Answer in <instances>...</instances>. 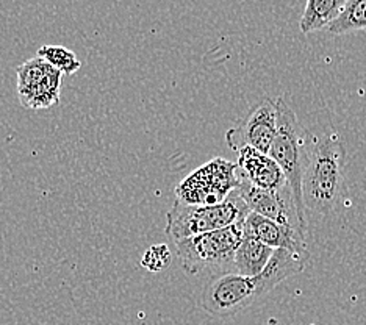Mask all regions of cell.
<instances>
[{
  "instance_id": "obj_7",
  "label": "cell",
  "mask_w": 366,
  "mask_h": 325,
  "mask_svg": "<svg viewBox=\"0 0 366 325\" xmlns=\"http://www.w3.org/2000/svg\"><path fill=\"white\" fill-rule=\"evenodd\" d=\"M18 96L29 110H46L58 104L61 94L63 74L41 56H33L16 69Z\"/></svg>"
},
{
  "instance_id": "obj_1",
  "label": "cell",
  "mask_w": 366,
  "mask_h": 325,
  "mask_svg": "<svg viewBox=\"0 0 366 325\" xmlns=\"http://www.w3.org/2000/svg\"><path fill=\"white\" fill-rule=\"evenodd\" d=\"M345 146L337 133L310 136L302 177L307 210L327 216L335 210L343 188Z\"/></svg>"
},
{
  "instance_id": "obj_18",
  "label": "cell",
  "mask_w": 366,
  "mask_h": 325,
  "mask_svg": "<svg viewBox=\"0 0 366 325\" xmlns=\"http://www.w3.org/2000/svg\"><path fill=\"white\" fill-rule=\"evenodd\" d=\"M263 325H282V324H279V322H276V321H269V322H266V324H263Z\"/></svg>"
},
{
  "instance_id": "obj_15",
  "label": "cell",
  "mask_w": 366,
  "mask_h": 325,
  "mask_svg": "<svg viewBox=\"0 0 366 325\" xmlns=\"http://www.w3.org/2000/svg\"><path fill=\"white\" fill-rule=\"evenodd\" d=\"M366 30V0H349L340 18L327 29L332 35Z\"/></svg>"
},
{
  "instance_id": "obj_9",
  "label": "cell",
  "mask_w": 366,
  "mask_h": 325,
  "mask_svg": "<svg viewBox=\"0 0 366 325\" xmlns=\"http://www.w3.org/2000/svg\"><path fill=\"white\" fill-rule=\"evenodd\" d=\"M237 193L244 200V204L252 213L264 216V218L274 222L299 230L307 235V222H304L299 216L293 193H291V188L288 185L274 191L260 189L239 177Z\"/></svg>"
},
{
  "instance_id": "obj_11",
  "label": "cell",
  "mask_w": 366,
  "mask_h": 325,
  "mask_svg": "<svg viewBox=\"0 0 366 325\" xmlns=\"http://www.w3.org/2000/svg\"><path fill=\"white\" fill-rule=\"evenodd\" d=\"M237 166L239 177L255 188L274 191L288 185L280 166L268 154H262L252 147L239 150Z\"/></svg>"
},
{
  "instance_id": "obj_5",
  "label": "cell",
  "mask_w": 366,
  "mask_h": 325,
  "mask_svg": "<svg viewBox=\"0 0 366 325\" xmlns=\"http://www.w3.org/2000/svg\"><path fill=\"white\" fill-rule=\"evenodd\" d=\"M238 185L237 163L214 158L180 183L176 188V199L188 205H214L226 200Z\"/></svg>"
},
{
  "instance_id": "obj_16",
  "label": "cell",
  "mask_w": 366,
  "mask_h": 325,
  "mask_svg": "<svg viewBox=\"0 0 366 325\" xmlns=\"http://www.w3.org/2000/svg\"><path fill=\"white\" fill-rule=\"evenodd\" d=\"M38 56H41L49 64L54 66V68L60 71L63 75H74L81 68V61L79 60L77 55L74 54L72 50L63 46L46 44L43 47H39Z\"/></svg>"
},
{
  "instance_id": "obj_17",
  "label": "cell",
  "mask_w": 366,
  "mask_h": 325,
  "mask_svg": "<svg viewBox=\"0 0 366 325\" xmlns=\"http://www.w3.org/2000/svg\"><path fill=\"white\" fill-rule=\"evenodd\" d=\"M172 263V252L168 244H154L141 256V266L149 272H163Z\"/></svg>"
},
{
  "instance_id": "obj_14",
  "label": "cell",
  "mask_w": 366,
  "mask_h": 325,
  "mask_svg": "<svg viewBox=\"0 0 366 325\" xmlns=\"http://www.w3.org/2000/svg\"><path fill=\"white\" fill-rule=\"evenodd\" d=\"M347 2L349 0H307L299 29L305 35L324 29L327 30L340 18Z\"/></svg>"
},
{
  "instance_id": "obj_3",
  "label": "cell",
  "mask_w": 366,
  "mask_h": 325,
  "mask_svg": "<svg viewBox=\"0 0 366 325\" xmlns=\"http://www.w3.org/2000/svg\"><path fill=\"white\" fill-rule=\"evenodd\" d=\"M249 213L251 210L237 189L232 191L226 200L214 205H188L176 199L166 214L164 233L176 243L180 239L230 227L246 219Z\"/></svg>"
},
{
  "instance_id": "obj_13",
  "label": "cell",
  "mask_w": 366,
  "mask_h": 325,
  "mask_svg": "<svg viewBox=\"0 0 366 325\" xmlns=\"http://www.w3.org/2000/svg\"><path fill=\"white\" fill-rule=\"evenodd\" d=\"M274 250L276 249L263 244L262 241L244 235L235 254V272L244 277H257L269 263Z\"/></svg>"
},
{
  "instance_id": "obj_2",
  "label": "cell",
  "mask_w": 366,
  "mask_h": 325,
  "mask_svg": "<svg viewBox=\"0 0 366 325\" xmlns=\"http://www.w3.org/2000/svg\"><path fill=\"white\" fill-rule=\"evenodd\" d=\"M244 219L230 227L176 241L182 269L189 275L205 271L235 272V254L244 238Z\"/></svg>"
},
{
  "instance_id": "obj_10",
  "label": "cell",
  "mask_w": 366,
  "mask_h": 325,
  "mask_svg": "<svg viewBox=\"0 0 366 325\" xmlns=\"http://www.w3.org/2000/svg\"><path fill=\"white\" fill-rule=\"evenodd\" d=\"M244 233L272 249H287L296 254L310 255L307 247V235L257 213L251 211L246 216Z\"/></svg>"
},
{
  "instance_id": "obj_8",
  "label": "cell",
  "mask_w": 366,
  "mask_h": 325,
  "mask_svg": "<svg viewBox=\"0 0 366 325\" xmlns=\"http://www.w3.org/2000/svg\"><path fill=\"white\" fill-rule=\"evenodd\" d=\"M277 135V100L269 97L257 102L235 127L226 133V143L239 152L244 147H252L262 154H268Z\"/></svg>"
},
{
  "instance_id": "obj_4",
  "label": "cell",
  "mask_w": 366,
  "mask_h": 325,
  "mask_svg": "<svg viewBox=\"0 0 366 325\" xmlns=\"http://www.w3.org/2000/svg\"><path fill=\"white\" fill-rule=\"evenodd\" d=\"M310 135L301 124L296 113L284 99H277V135L269 150V156L284 171L288 186L293 193L299 216L307 222L304 194H302V177L309 146Z\"/></svg>"
},
{
  "instance_id": "obj_12",
  "label": "cell",
  "mask_w": 366,
  "mask_h": 325,
  "mask_svg": "<svg viewBox=\"0 0 366 325\" xmlns=\"http://www.w3.org/2000/svg\"><path fill=\"white\" fill-rule=\"evenodd\" d=\"M310 255H302L291 252L287 249H276L271 256L269 263L260 275H257V285L260 288L262 296L268 294L276 286H279L282 281L293 277V275L302 272L309 261Z\"/></svg>"
},
{
  "instance_id": "obj_6",
  "label": "cell",
  "mask_w": 366,
  "mask_h": 325,
  "mask_svg": "<svg viewBox=\"0 0 366 325\" xmlns=\"http://www.w3.org/2000/svg\"><path fill=\"white\" fill-rule=\"evenodd\" d=\"M262 297L255 277H244L238 272L216 275L204 286L199 306L216 318H232L243 313Z\"/></svg>"
}]
</instances>
